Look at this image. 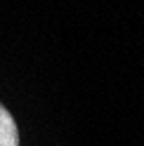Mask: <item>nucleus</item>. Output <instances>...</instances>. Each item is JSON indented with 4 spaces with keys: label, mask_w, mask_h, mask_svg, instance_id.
Here are the masks:
<instances>
[{
    "label": "nucleus",
    "mask_w": 144,
    "mask_h": 146,
    "mask_svg": "<svg viewBox=\"0 0 144 146\" xmlns=\"http://www.w3.org/2000/svg\"><path fill=\"white\" fill-rule=\"evenodd\" d=\"M0 146H19V127L5 104H0Z\"/></svg>",
    "instance_id": "nucleus-1"
}]
</instances>
